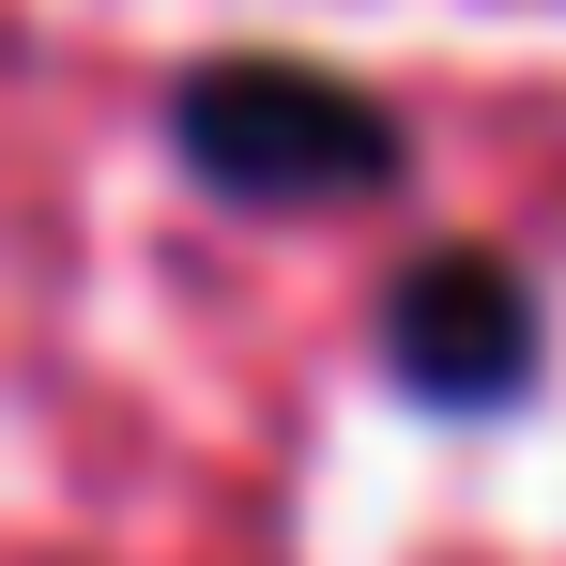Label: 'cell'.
<instances>
[{"mask_svg":"<svg viewBox=\"0 0 566 566\" xmlns=\"http://www.w3.org/2000/svg\"><path fill=\"white\" fill-rule=\"evenodd\" d=\"M169 138H185V169L214 199H261V214H322V199H368L413 169L398 107L322 77V62H199Z\"/></svg>","mask_w":566,"mask_h":566,"instance_id":"6da1fadb","label":"cell"},{"mask_svg":"<svg viewBox=\"0 0 566 566\" xmlns=\"http://www.w3.org/2000/svg\"><path fill=\"white\" fill-rule=\"evenodd\" d=\"M382 368L413 382V398H444V413L521 398V382H536V291H521V261L429 245L413 276L382 291Z\"/></svg>","mask_w":566,"mask_h":566,"instance_id":"7a4b0ae2","label":"cell"}]
</instances>
